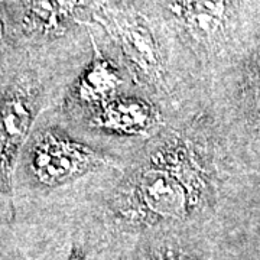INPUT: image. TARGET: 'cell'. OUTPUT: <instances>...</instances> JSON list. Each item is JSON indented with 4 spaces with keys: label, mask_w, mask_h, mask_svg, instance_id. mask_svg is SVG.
Segmentation results:
<instances>
[{
    "label": "cell",
    "mask_w": 260,
    "mask_h": 260,
    "mask_svg": "<svg viewBox=\"0 0 260 260\" xmlns=\"http://www.w3.org/2000/svg\"><path fill=\"white\" fill-rule=\"evenodd\" d=\"M236 0H172L171 10L201 45L213 47L225 37Z\"/></svg>",
    "instance_id": "5b68a950"
},
{
    "label": "cell",
    "mask_w": 260,
    "mask_h": 260,
    "mask_svg": "<svg viewBox=\"0 0 260 260\" xmlns=\"http://www.w3.org/2000/svg\"><path fill=\"white\" fill-rule=\"evenodd\" d=\"M38 94L29 83L13 84L2 95V192L8 194L19 152L28 139L29 130L37 116Z\"/></svg>",
    "instance_id": "277c9868"
},
{
    "label": "cell",
    "mask_w": 260,
    "mask_h": 260,
    "mask_svg": "<svg viewBox=\"0 0 260 260\" xmlns=\"http://www.w3.org/2000/svg\"><path fill=\"white\" fill-rule=\"evenodd\" d=\"M88 2L90 0H18L20 28L32 37L59 35Z\"/></svg>",
    "instance_id": "8992f818"
},
{
    "label": "cell",
    "mask_w": 260,
    "mask_h": 260,
    "mask_svg": "<svg viewBox=\"0 0 260 260\" xmlns=\"http://www.w3.org/2000/svg\"><path fill=\"white\" fill-rule=\"evenodd\" d=\"M107 160L91 148L55 132L38 133L30 143L29 167L44 185L67 184Z\"/></svg>",
    "instance_id": "7a4b0ae2"
},
{
    "label": "cell",
    "mask_w": 260,
    "mask_h": 260,
    "mask_svg": "<svg viewBox=\"0 0 260 260\" xmlns=\"http://www.w3.org/2000/svg\"><path fill=\"white\" fill-rule=\"evenodd\" d=\"M121 78L116 67L95 49L93 61L75 85V99L85 104H97L114 97Z\"/></svg>",
    "instance_id": "ba28073f"
},
{
    "label": "cell",
    "mask_w": 260,
    "mask_h": 260,
    "mask_svg": "<svg viewBox=\"0 0 260 260\" xmlns=\"http://www.w3.org/2000/svg\"><path fill=\"white\" fill-rule=\"evenodd\" d=\"M205 169L188 142L162 146L138 169L121 201L120 213L135 223L181 220L205 194Z\"/></svg>",
    "instance_id": "6da1fadb"
},
{
    "label": "cell",
    "mask_w": 260,
    "mask_h": 260,
    "mask_svg": "<svg viewBox=\"0 0 260 260\" xmlns=\"http://www.w3.org/2000/svg\"><path fill=\"white\" fill-rule=\"evenodd\" d=\"M164 260H188L184 256H178V254H172V253H168L167 256L164 257Z\"/></svg>",
    "instance_id": "9c48e42d"
},
{
    "label": "cell",
    "mask_w": 260,
    "mask_h": 260,
    "mask_svg": "<svg viewBox=\"0 0 260 260\" xmlns=\"http://www.w3.org/2000/svg\"><path fill=\"white\" fill-rule=\"evenodd\" d=\"M100 19L135 71L149 83H162L165 75L164 55L148 20L135 12L107 8L102 10Z\"/></svg>",
    "instance_id": "3957f363"
},
{
    "label": "cell",
    "mask_w": 260,
    "mask_h": 260,
    "mask_svg": "<svg viewBox=\"0 0 260 260\" xmlns=\"http://www.w3.org/2000/svg\"><path fill=\"white\" fill-rule=\"evenodd\" d=\"M93 124L123 135H149L158 127V112L139 99L113 97L97 107Z\"/></svg>",
    "instance_id": "52a82bcc"
}]
</instances>
